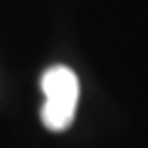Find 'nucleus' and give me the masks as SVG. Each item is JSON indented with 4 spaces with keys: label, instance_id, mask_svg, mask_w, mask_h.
<instances>
[{
    "label": "nucleus",
    "instance_id": "1",
    "mask_svg": "<svg viewBox=\"0 0 148 148\" xmlns=\"http://www.w3.org/2000/svg\"><path fill=\"white\" fill-rule=\"evenodd\" d=\"M42 123L49 131H64L72 126L79 101V79L67 67H52L42 77Z\"/></svg>",
    "mask_w": 148,
    "mask_h": 148
}]
</instances>
